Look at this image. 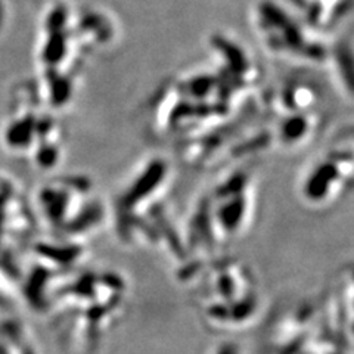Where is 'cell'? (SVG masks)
I'll use <instances>...</instances> for the list:
<instances>
[{
	"label": "cell",
	"mask_w": 354,
	"mask_h": 354,
	"mask_svg": "<svg viewBox=\"0 0 354 354\" xmlns=\"http://www.w3.org/2000/svg\"><path fill=\"white\" fill-rule=\"evenodd\" d=\"M173 169L164 157H151L115 194L111 214L120 239L133 247H152L164 251L180 264L185 260L182 230L169 217L167 195Z\"/></svg>",
	"instance_id": "cell-1"
},
{
	"label": "cell",
	"mask_w": 354,
	"mask_h": 354,
	"mask_svg": "<svg viewBox=\"0 0 354 354\" xmlns=\"http://www.w3.org/2000/svg\"><path fill=\"white\" fill-rule=\"evenodd\" d=\"M129 303L130 283L123 273L84 266L64 290L68 346L79 354H93L123 319Z\"/></svg>",
	"instance_id": "cell-2"
},
{
	"label": "cell",
	"mask_w": 354,
	"mask_h": 354,
	"mask_svg": "<svg viewBox=\"0 0 354 354\" xmlns=\"http://www.w3.org/2000/svg\"><path fill=\"white\" fill-rule=\"evenodd\" d=\"M194 291L205 326L218 332L250 328L260 316L263 300L250 266L236 257L216 256L182 281Z\"/></svg>",
	"instance_id": "cell-3"
},
{
	"label": "cell",
	"mask_w": 354,
	"mask_h": 354,
	"mask_svg": "<svg viewBox=\"0 0 354 354\" xmlns=\"http://www.w3.org/2000/svg\"><path fill=\"white\" fill-rule=\"evenodd\" d=\"M354 153L351 131L339 135L308 162L298 182V194L312 208H328L353 187Z\"/></svg>",
	"instance_id": "cell-4"
},
{
	"label": "cell",
	"mask_w": 354,
	"mask_h": 354,
	"mask_svg": "<svg viewBox=\"0 0 354 354\" xmlns=\"http://www.w3.org/2000/svg\"><path fill=\"white\" fill-rule=\"evenodd\" d=\"M53 218L68 241L88 243L106 223L108 208L95 182L87 176H70L53 187Z\"/></svg>",
	"instance_id": "cell-5"
},
{
	"label": "cell",
	"mask_w": 354,
	"mask_h": 354,
	"mask_svg": "<svg viewBox=\"0 0 354 354\" xmlns=\"http://www.w3.org/2000/svg\"><path fill=\"white\" fill-rule=\"evenodd\" d=\"M212 354H241V348L236 344L226 342V344H220L218 347H216Z\"/></svg>",
	"instance_id": "cell-6"
}]
</instances>
